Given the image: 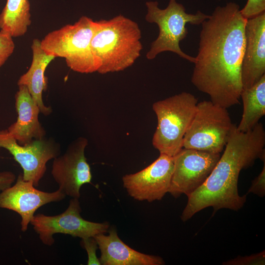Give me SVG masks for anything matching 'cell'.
Returning <instances> with one entry per match:
<instances>
[{
	"label": "cell",
	"mask_w": 265,
	"mask_h": 265,
	"mask_svg": "<svg viewBox=\"0 0 265 265\" xmlns=\"http://www.w3.org/2000/svg\"><path fill=\"white\" fill-rule=\"evenodd\" d=\"M15 44L13 37L7 33L0 30V68L13 53Z\"/></svg>",
	"instance_id": "obj_20"
},
{
	"label": "cell",
	"mask_w": 265,
	"mask_h": 265,
	"mask_svg": "<svg viewBox=\"0 0 265 265\" xmlns=\"http://www.w3.org/2000/svg\"><path fill=\"white\" fill-rule=\"evenodd\" d=\"M265 75V12L247 19L241 64L242 88L247 89Z\"/></svg>",
	"instance_id": "obj_14"
},
{
	"label": "cell",
	"mask_w": 265,
	"mask_h": 265,
	"mask_svg": "<svg viewBox=\"0 0 265 265\" xmlns=\"http://www.w3.org/2000/svg\"><path fill=\"white\" fill-rule=\"evenodd\" d=\"M247 19L239 6H217L201 24L191 81L211 101L228 108L239 103L243 89L241 64Z\"/></svg>",
	"instance_id": "obj_1"
},
{
	"label": "cell",
	"mask_w": 265,
	"mask_h": 265,
	"mask_svg": "<svg viewBox=\"0 0 265 265\" xmlns=\"http://www.w3.org/2000/svg\"><path fill=\"white\" fill-rule=\"evenodd\" d=\"M101 252L99 258L102 265H162L164 262L158 256L136 251L125 243L118 237L115 228L94 237Z\"/></svg>",
	"instance_id": "obj_16"
},
{
	"label": "cell",
	"mask_w": 265,
	"mask_h": 265,
	"mask_svg": "<svg viewBox=\"0 0 265 265\" xmlns=\"http://www.w3.org/2000/svg\"><path fill=\"white\" fill-rule=\"evenodd\" d=\"M198 103L193 94L183 92L153 104L158 125L152 144L160 154L173 157L183 148Z\"/></svg>",
	"instance_id": "obj_6"
},
{
	"label": "cell",
	"mask_w": 265,
	"mask_h": 265,
	"mask_svg": "<svg viewBox=\"0 0 265 265\" xmlns=\"http://www.w3.org/2000/svg\"><path fill=\"white\" fill-rule=\"evenodd\" d=\"M95 21L82 16L73 25H66L48 33L40 41L48 54L64 58L71 70L83 74L97 72L99 65L91 49Z\"/></svg>",
	"instance_id": "obj_4"
},
{
	"label": "cell",
	"mask_w": 265,
	"mask_h": 265,
	"mask_svg": "<svg viewBox=\"0 0 265 265\" xmlns=\"http://www.w3.org/2000/svg\"><path fill=\"white\" fill-rule=\"evenodd\" d=\"M265 252L244 257L238 256L237 258L223 263L228 265H263L265 263Z\"/></svg>",
	"instance_id": "obj_21"
},
{
	"label": "cell",
	"mask_w": 265,
	"mask_h": 265,
	"mask_svg": "<svg viewBox=\"0 0 265 265\" xmlns=\"http://www.w3.org/2000/svg\"><path fill=\"white\" fill-rule=\"evenodd\" d=\"M18 86L19 89L15 95L17 119L7 131L19 144L24 145L34 139L45 137L46 131L39 121L40 108L27 87L23 85Z\"/></svg>",
	"instance_id": "obj_15"
},
{
	"label": "cell",
	"mask_w": 265,
	"mask_h": 265,
	"mask_svg": "<svg viewBox=\"0 0 265 265\" xmlns=\"http://www.w3.org/2000/svg\"><path fill=\"white\" fill-rule=\"evenodd\" d=\"M174 170L173 157L160 154L149 166L122 178L130 196L137 201L160 200L168 192Z\"/></svg>",
	"instance_id": "obj_12"
},
{
	"label": "cell",
	"mask_w": 265,
	"mask_h": 265,
	"mask_svg": "<svg viewBox=\"0 0 265 265\" xmlns=\"http://www.w3.org/2000/svg\"><path fill=\"white\" fill-rule=\"evenodd\" d=\"M65 196L59 189L52 192L38 190L20 174L13 186L0 193V208L18 213L21 217V230L26 232L36 210L48 203L61 201Z\"/></svg>",
	"instance_id": "obj_13"
},
{
	"label": "cell",
	"mask_w": 265,
	"mask_h": 265,
	"mask_svg": "<svg viewBox=\"0 0 265 265\" xmlns=\"http://www.w3.org/2000/svg\"><path fill=\"white\" fill-rule=\"evenodd\" d=\"M240 98L243 112L237 130L245 132L251 130L265 115V75L251 87L242 89Z\"/></svg>",
	"instance_id": "obj_18"
},
{
	"label": "cell",
	"mask_w": 265,
	"mask_h": 265,
	"mask_svg": "<svg viewBox=\"0 0 265 265\" xmlns=\"http://www.w3.org/2000/svg\"><path fill=\"white\" fill-rule=\"evenodd\" d=\"M264 166L259 175L252 182L247 193H254L259 197H264L265 194V160Z\"/></svg>",
	"instance_id": "obj_24"
},
{
	"label": "cell",
	"mask_w": 265,
	"mask_h": 265,
	"mask_svg": "<svg viewBox=\"0 0 265 265\" xmlns=\"http://www.w3.org/2000/svg\"><path fill=\"white\" fill-rule=\"evenodd\" d=\"M146 5L147 8L146 21L156 24L159 28V35L151 43L146 58L152 60L159 53L169 51L194 63L195 57L185 53L180 47V42L188 33L187 24L201 25L210 15L199 10L195 14L187 13L184 5L176 0H170L165 9L159 8L157 1H147Z\"/></svg>",
	"instance_id": "obj_5"
},
{
	"label": "cell",
	"mask_w": 265,
	"mask_h": 265,
	"mask_svg": "<svg viewBox=\"0 0 265 265\" xmlns=\"http://www.w3.org/2000/svg\"><path fill=\"white\" fill-rule=\"evenodd\" d=\"M227 109L211 101L198 103L183 148L220 154L237 128Z\"/></svg>",
	"instance_id": "obj_7"
},
{
	"label": "cell",
	"mask_w": 265,
	"mask_h": 265,
	"mask_svg": "<svg viewBox=\"0 0 265 265\" xmlns=\"http://www.w3.org/2000/svg\"><path fill=\"white\" fill-rule=\"evenodd\" d=\"M95 24L91 49L99 65L97 72H119L132 65L142 49L138 24L122 15Z\"/></svg>",
	"instance_id": "obj_3"
},
{
	"label": "cell",
	"mask_w": 265,
	"mask_h": 265,
	"mask_svg": "<svg viewBox=\"0 0 265 265\" xmlns=\"http://www.w3.org/2000/svg\"><path fill=\"white\" fill-rule=\"evenodd\" d=\"M220 156L183 148L173 157L174 170L168 193L175 198L190 195L205 182Z\"/></svg>",
	"instance_id": "obj_9"
},
{
	"label": "cell",
	"mask_w": 265,
	"mask_h": 265,
	"mask_svg": "<svg viewBox=\"0 0 265 265\" xmlns=\"http://www.w3.org/2000/svg\"><path fill=\"white\" fill-rule=\"evenodd\" d=\"M265 131L258 123L251 130L242 132L237 128L227 143L223 153L205 182L187 196L181 215L186 221L195 213L212 207L238 211L244 205L246 195L240 196L238 182L241 170L251 166L255 160H265Z\"/></svg>",
	"instance_id": "obj_2"
},
{
	"label": "cell",
	"mask_w": 265,
	"mask_h": 265,
	"mask_svg": "<svg viewBox=\"0 0 265 265\" xmlns=\"http://www.w3.org/2000/svg\"><path fill=\"white\" fill-rule=\"evenodd\" d=\"M87 144L86 138L80 137L69 145L63 155L53 159L51 174L66 196L79 199L82 186L91 183L90 167L84 155Z\"/></svg>",
	"instance_id": "obj_11"
},
{
	"label": "cell",
	"mask_w": 265,
	"mask_h": 265,
	"mask_svg": "<svg viewBox=\"0 0 265 265\" xmlns=\"http://www.w3.org/2000/svg\"><path fill=\"white\" fill-rule=\"evenodd\" d=\"M15 179V175L12 172H0V190L2 191L12 186Z\"/></svg>",
	"instance_id": "obj_25"
},
{
	"label": "cell",
	"mask_w": 265,
	"mask_h": 265,
	"mask_svg": "<svg viewBox=\"0 0 265 265\" xmlns=\"http://www.w3.org/2000/svg\"><path fill=\"white\" fill-rule=\"evenodd\" d=\"M0 148L6 149L12 155L23 169V179L31 182L35 187L38 186L46 173L47 162L60 153L59 144L52 138L34 139L21 145L7 130L0 131Z\"/></svg>",
	"instance_id": "obj_10"
},
{
	"label": "cell",
	"mask_w": 265,
	"mask_h": 265,
	"mask_svg": "<svg viewBox=\"0 0 265 265\" xmlns=\"http://www.w3.org/2000/svg\"><path fill=\"white\" fill-rule=\"evenodd\" d=\"M80 212L79 199L73 198L62 213L53 216L38 213L33 216L30 223L43 243L49 246L54 243L55 234H67L83 239L108 231V223L86 220L81 216Z\"/></svg>",
	"instance_id": "obj_8"
},
{
	"label": "cell",
	"mask_w": 265,
	"mask_h": 265,
	"mask_svg": "<svg viewBox=\"0 0 265 265\" xmlns=\"http://www.w3.org/2000/svg\"><path fill=\"white\" fill-rule=\"evenodd\" d=\"M265 11V0H247L240 9L241 15L246 19L257 16Z\"/></svg>",
	"instance_id": "obj_22"
},
{
	"label": "cell",
	"mask_w": 265,
	"mask_h": 265,
	"mask_svg": "<svg viewBox=\"0 0 265 265\" xmlns=\"http://www.w3.org/2000/svg\"><path fill=\"white\" fill-rule=\"evenodd\" d=\"M29 0H7L0 13V30L13 38L25 35L31 23Z\"/></svg>",
	"instance_id": "obj_19"
},
{
	"label": "cell",
	"mask_w": 265,
	"mask_h": 265,
	"mask_svg": "<svg viewBox=\"0 0 265 265\" xmlns=\"http://www.w3.org/2000/svg\"><path fill=\"white\" fill-rule=\"evenodd\" d=\"M31 48L32 52L31 65L28 71L20 77L17 84L26 86L39 106L40 112L48 115L52 113V109L51 106H45L42 99L43 92L47 89L48 86L45 72L48 65L55 57L44 52L38 39L32 41Z\"/></svg>",
	"instance_id": "obj_17"
},
{
	"label": "cell",
	"mask_w": 265,
	"mask_h": 265,
	"mask_svg": "<svg viewBox=\"0 0 265 265\" xmlns=\"http://www.w3.org/2000/svg\"><path fill=\"white\" fill-rule=\"evenodd\" d=\"M83 247L85 249L88 255L87 265H101L96 256V250L98 248L97 241L94 237H89L82 239Z\"/></svg>",
	"instance_id": "obj_23"
}]
</instances>
